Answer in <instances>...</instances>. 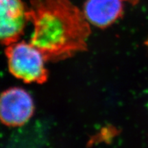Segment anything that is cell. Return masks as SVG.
<instances>
[{
	"label": "cell",
	"instance_id": "1",
	"mask_svg": "<svg viewBox=\"0 0 148 148\" xmlns=\"http://www.w3.org/2000/svg\"><path fill=\"white\" fill-rule=\"evenodd\" d=\"M27 16L33 25L29 42L47 61L64 60L87 49L90 24L70 0H31Z\"/></svg>",
	"mask_w": 148,
	"mask_h": 148
},
{
	"label": "cell",
	"instance_id": "2",
	"mask_svg": "<svg viewBox=\"0 0 148 148\" xmlns=\"http://www.w3.org/2000/svg\"><path fill=\"white\" fill-rule=\"evenodd\" d=\"M9 71L25 83L43 84L48 78L46 59L30 42L16 41L6 46Z\"/></svg>",
	"mask_w": 148,
	"mask_h": 148
},
{
	"label": "cell",
	"instance_id": "3",
	"mask_svg": "<svg viewBox=\"0 0 148 148\" xmlns=\"http://www.w3.org/2000/svg\"><path fill=\"white\" fill-rule=\"evenodd\" d=\"M34 112L30 95L21 88H11L0 95V121L7 126H22Z\"/></svg>",
	"mask_w": 148,
	"mask_h": 148
},
{
	"label": "cell",
	"instance_id": "4",
	"mask_svg": "<svg viewBox=\"0 0 148 148\" xmlns=\"http://www.w3.org/2000/svg\"><path fill=\"white\" fill-rule=\"evenodd\" d=\"M27 6L22 0H0V44L18 41L28 21Z\"/></svg>",
	"mask_w": 148,
	"mask_h": 148
},
{
	"label": "cell",
	"instance_id": "5",
	"mask_svg": "<svg viewBox=\"0 0 148 148\" xmlns=\"http://www.w3.org/2000/svg\"><path fill=\"white\" fill-rule=\"evenodd\" d=\"M126 0H86L82 12L90 25L106 28L121 17Z\"/></svg>",
	"mask_w": 148,
	"mask_h": 148
},
{
	"label": "cell",
	"instance_id": "6",
	"mask_svg": "<svg viewBox=\"0 0 148 148\" xmlns=\"http://www.w3.org/2000/svg\"><path fill=\"white\" fill-rule=\"evenodd\" d=\"M145 45H147V47H148V39L147 40V41L145 42Z\"/></svg>",
	"mask_w": 148,
	"mask_h": 148
}]
</instances>
